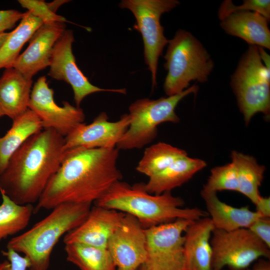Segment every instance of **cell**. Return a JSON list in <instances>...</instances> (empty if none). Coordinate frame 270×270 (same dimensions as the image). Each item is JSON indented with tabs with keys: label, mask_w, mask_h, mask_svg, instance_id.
<instances>
[{
	"label": "cell",
	"mask_w": 270,
	"mask_h": 270,
	"mask_svg": "<svg viewBox=\"0 0 270 270\" xmlns=\"http://www.w3.org/2000/svg\"><path fill=\"white\" fill-rule=\"evenodd\" d=\"M118 150L116 148L69 150L36 202L34 213L63 203L95 202L122 178L117 166Z\"/></svg>",
	"instance_id": "cell-1"
},
{
	"label": "cell",
	"mask_w": 270,
	"mask_h": 270,
	"mask_svg": "<svg viewBox=\"0 0 270 270\" xmlns=\"http://www.w3.org/2000/svg\"><path fill=\"white\" fill-rule=\"evenodd\" d=\"M68 150L64 138L52 129L30 136L0 174V192L16 203H36Z\"/></svg>",
	"instance_id": "cell-2"
},
{
	"label": "cell",
	"mask_w": 270,
	"mask_h": 270,
	"mask_svg": "<svg viewBox=\"0 0 270 270\" xmlns=\"http://www.w3.org/2000/svg\"><path fill=\"white\" fill-rule=\"evenodd\" d=\"M94 203L134 216L145 229L178 219L196 220L208 215L198 208H183L184 200L171 192L150 194L146 190L144 183L130 186L121 180L113 184Z\"/></svg>",
	"instance_id": "cell-3"
},
{
	"label": "cell",
	"mask_w": 270,
	"mask_h": 270,
	"mask_svg": "<svg viewBox=\"0 0 270 270\" xmlns=\"http://www.w3.org/2000/svg\"><path fill=\"white\" fill-rule=\"evenodd\" d=\"M91 208L90 203L58 204L30 229L11 238L6 248L26 256L30 262L29 270H48L56 244L84 220Z\"/></svg>",
	"instance_id": "cell-4"
},
{
	"label": "cell",
	"mask_w": 270,
	"mask_h": 270,
	"mask_svg": "<svg viewBox=\"0 0 270 270\" xmlns=\"http://www.w3.org/2000/svg\"><path fill=\"white\" fill-rule=\"evenodd\" d=\"M164 58L168 72L163 88L168 96L182 92L192 80L206 82L214 67L202 43L184 30H177L169 40Z\"/></svg>",
	"instance_id": "cell-5"
},
{
	"label": "cell",
	"mask_w": 270,
	"mask_h": 270,
	"mask_svg": "<svg viewBox=\"0 0 270 270\" xmlns=\"http://www.w3.org/2000/svg\"><path fill=\"white\" fill-rule=\"evenodd\" d=\"M198 89V86L193 85L176 94L136 100L129 107L130 126L116 148L118 150L141 148L149 144L156 138L159 124L179 122L175 112L176 106L186 96L196 94Z\"/></svg>",
	"instance_id": "cell-6"
},
{
	"label": "cell",
	"mask_w": 270,
	"mask_h": 270,
	"mask_svg": "<svg viewBox=\"0 0 270 270\" xmlns=\"http://www.w3.org/2000/svg\"><path fill=\"white\" fill-rule=\"evenodd\" d=\"M231 86L246 124L258 112L270 110V71L263 64L258 46L250 45L232 76Z\"/></svg>",
	"instance_id": "cell-7"
},
{
	"label": "cell",
	"mask_w": 270,
	"mask_h": 270,
	"mask_svg": "<svg viewBox=\"0 0 270 270\" xmlns=\"http://www.w3.org/2000/svg\"><path fill=\"white\" fill-rule=\"evenodd\" d=\"M180 4L177 0H122L120 8L130 10L134 16V30L142 36L144 55L151 74L152 86H156L158 60L169 40L164 36L160 17Z\"/></svg>",
	"instance_id": "cell-8"
},
{
	"label": "cell",
	"mask_w": 270,
	"mask_h": 270,
	"mask_svg": "<svg viewBox=\"0 0 270 270\" xmlns=\"http://www.w3.org/2000/svg\"><path fill=\"white\" fill-rule=\"evenodd\" d=\"M211 270L246 269L260 258L269 260L270 248L248 228L231 231L214 229L210 238Z\"/></svg>",
	"instance_id": "cell-9"
},
{
	"label": "cell",
	"mask_w": 270,
	"mask_h": 270,
	"mask_svg": "<svg viewBox=\"0 0 270 270\" xmlns=\"http://www.w3.org/2000/svg\"><path fill=\"white\" fill-rule=\"evenodd\" d=\"M192 221L180 218L146 229L148 270H186L184 234Z\"/></svg>",
	"instance_id": "cell-10"
},
{
	"label": "cell",
	"mask_w": 270,
	"mask_h": 270,
	"mask_svg": "<svg viewBox=\"0 0 270 270\" xmlns=\"http://www.w3.org/2000/svg\"><path fill=\"white\" fill-rule=\"evenodd\" d=\"M54 96L46 77L40 76L32 88L28 107L39 118L43 130H53L65 138L84 122L85 114L82 108L68 102L58 105Z\"/></svg>",
	"instance_id": "cell-11"
},
{
	"label": "cell",
	"mask_w": 270,
	"mask_h": 270,
	"mask_svg": "<svg viewBox=\"0 0 270 270\" xmlns=\"http://www.w3.org/2000/svg\"><path fill=\"white\" fill-rule=\"evenodd\" d=\"M74 42L72 30H66L54 47L48 74L54 79L62 80L70 84L76 106L80 107L86 96L97 92L126 94V88H102L92 84L76 64L72 50Z\"/></svg>",
	"instance_id": "cell-12"
},
{
	"label": "cell",
	"mask_w": 270,
	"mask_h": 270,
	"mask_svg": "<svg viewBox=\"0 0 270 270\" xmlns=\"http://www.w3.org/2000/svg\"><path fill=\"white\" fill-rule=\"evenodd\" d=\"M106 248L117 270H137L146 259V229L136 218L126 214Z\"/></svg>",
	"instance_id": "cell-13"
},
{
	"label": "cell",
	"mask_w": 270,
	"mask_h": 270,
	"mask_svg": "<svg viewBox=\"0 0 270 270\" xmlns=\"http://www.w3.org/2000/svg\"><path fill=\"white\" fill-rule=\"evenodd\" d=\"M130 124L128 114H123L118 120L112 122L109 121L105 112H102L90 124H82L66 136L64 148L66 150L76 148H115Z\"/></svg>",
	"instance_id": "cell-14"
},
{
	"label": "cell",
	"mask_w": 270,
	"mask_h": 270,
	"mask_svg": "<svg viewBox=\"0 0 270 270\" xmlns=\"http://www.w3.org/2000/svg\"><path fill=\"white\" fill-rule=\"evenodd\" d=\"M126 214L94 205L84 220L64 236V242L106 248L109 239Z\"/></svg>",
	"instance_id": "cell-15"
},
{
	"label": "cell",
	"mask_w": 270,
	"mask_h": 270,
	"mask_svg": "<svg viewBox=\"0 0 270 270\" xmlns=\"http://www.w3.org/2000/svg\"><path fill=\"white\" fill-rule=\"evenodd\" d=\"M66 30L64 22L43 24L31 37L28 48L20 54L12 68L32 79L49 66L54 47Z\"/></svg>",
	"instance_id": "cell-16"
},
{
	"label": "cell",
	"mask_w": 270,
	"mask_h": 270,
	"mask_svg": "<svg viewBox=\"0 0 270 270\" xmlns=\"http://www.w3.org/2000/svg\"><path fill=\"white\" fill-rule=\"evenodd\" d=\"M214 227L209 217L194 220L184 234L186 270H211L210 238Z\"/></svg>",
	"instance_id": "cell-17"
},
{
	"label": "cell",
	"mask_w": 270,
	"mask_h": 270,
	"mask_svg": "<svg viewBox=\"0 0 270 270\" xmlns=\"http://www.w3.org/2000/svg\"><path fill=\"white\" fill-rule=\"evenodd\" d=\"M220 21V26L228 34L241 38L250 45L270 49L268 20L260 14L236 11Z\"/></svg>",
	"instance_id": "cell-18"
},
{
	"label": "cell",
	"mask_w": 270,
	"mask_h": 270,
	"mask_svg": "<svg viewBox=\"0 0 270 270\" xmlns=\"http://www.w3.org/2000/svg\"><path fill=\"white\" fill-rule=\"evenodd\" d=\"M32 79L14 68H6L0 78V108L12 120L28 109Z\"/></svg>",
	"instance_id": "cell-19"
},
{
	"label": "cell",
	"mask_w": 270,
	"mask_h": 270,
	"mask_svg": "<svg viewBox=\"0 0 270 270\" xmlns=\"http://www.w3.org/2000/svg\"><path fill=\"white\" fill-rule=\"evenodd\" d=\"M214 229L231 231L242 228H248L261 216L248 206L236 208L221 201L216 192L201 191Z\"/></svg>",
	"instance_id": "cell-20"
},
{
	"label": "cell",
	"mask_w": 270,
	"mask_h": 270,
	"mask_svg": "<svg viewBox=\"0 0 270 270\" xmlns=\"http://www.w3.org/2000/svg\"><path fill=\"white\" fill-rule=\"evenodd\" d=\"M206 165L204 160L192 158L186 155L150 177L148 182L144 184L145 188L148 193L153 194L171 192L188 182Z\"/></svg>",
	"instance_id": "cell-21"
},
{
	"label": "cell",
	"mask_w": 270,
	"mask_h": 270,
	"mask_svg": "<svg viewBox=\"0 0 270 270\" xmlns=\"http://www.w3.org/2000/svg\"><path fill=\"white\" fill-rule=\"evenodd\" d=\"M42 130L39 118L29 108L12 120L10 129L0 138V174L6 168L10 158L22 144L30 136Z\"/></svg>",
	"instance_id": "cell-22"
},
{
	"label": "cell",
	"mask_w": 270,
	"mask_h": 270,
	"mask_svg": "<svg viewBox=\"0 0 270 270\" xmlns=\"http://www.w3.org/2000/svg\"><path fill=\"white\" fill-rule=\"evenodd\" d=\"M231 158L236 172L238 192L256 205L262 197L259 187L264 178L265 167L259 164L254 157L236 151L232 152Z\"/></svg>",
	"instance_id": "cell-23"
},
{
	"label": "cell",
	"mask_w": 270,
	"mask_h": 270,
	"mask_svg": "<svg viewBox=\"0 0 270 270\" xmlns=\"http://www.w3.org/2000/svg\"><path fill=\"white\" fill-rule=\"evenodd\" d=\"M42 24L40 19L29 12H24L18 26L10 32L0 49V70L12 67L24 44Z\"/></svg>",
	"instance_id": "cell-24"
},
{
	"label": "cell",
	"mask_w": 270,
	"mask_h": 270,
	"mask_svg": "<svg viewBox=\"0 0 270 270\" xmlns=\"http://www.w3.org/2000/svg\"><path fill=\"white\" fill-rule=\"evenodd\" d=\"M66 260L81 270H117L106 248L83 244H66Z\"/></svg>",
	"instance_id": "cell-25"
},
{
	"label": "cell",
	"mask_w": 270,
	"mask_h": 270,
	"mask_svg": "<svg viewBox=\"0 0 270 270\" xmlns=\"http://www.w3.org/2000/svg\"><path fill=\"white\" fill-rule=\"evenodd\" d=\"M0 194V242L24 229L34 213V208L31 204H18L2 192Z\"/></svg>",
	"instance_id": "cell-26"
},
{
	"label": "cell",
	"mask_w": 270,
	"mask_h": 270,
	"mask_svg": "<svg viewBox=\"0 0 270 270\" xmlns=\"http://www.w3.org/2000/svg\"><path fill=\"white\" fill-rule=\"evenodd\" d=\"M186 155L187 153L183 150L160 142L146 149L136 170L150 178Z\"/></svg>",
	"instance_id": "cell-27"
},
{
	"label": "cell",
	"mask_w": 270,
	"mask_h": 270,
	"mask_svg": "<svg viewBox=\"0 0 270 270\" xmlns=\"http://www.w3.org/2000/svg\"><path fill=\"white\" fill-rule=\"evenodd\" d=\"M202 190L216 193L222 190L238 192L237 174L234 164L231 162L213 168Z\"/></svg>",
	"instance_id": "cell-28"
},
{
	"label": "cell",
	"mask_w": 270,
	"mask_h": 270,
	"mask_svg": "<svg viewBox=\"0 0 270 270\" xmlns=\"http://www.w3.org/2000/svg\"><path fill=\"white\" fill-rule=\"evenodd\" d=\"M236 11H251L260 14L268 20L270 19V0H244L242 4L235 6L230 0H224L218 10V16L221 20L230 14Z\"/></svg>",
	"instance_id": "cell-29"
},
{
	"label": "cell",
	"mask_w": 270,
	"mask_h": 270,
	"mask_svg": "<svg viewBox=\"0 0 270 270\" xmlns=\"http://www.w3.org/2000/svg\"><path fill=\"white\" fill-rule=\"evenodd\" d=\"M20 6L34 16L40 19L44 24L70 22L62 16L57 14L50 8L48 2L42 0H18Z\"/></svg>",
	"instance_id": "cell-30"
},
{
	"label": "cell",
	"mask_w": 270,
	"mask_h": 270,
	"mask_svg": "<svg viewBox=\"0 0 270 270\" xmlns=\"http://www.w3.org/2000/svg\"><path fill=\"white\" fill-rule=\"evenodd\" d=\"M3 256L7 258L8 264L4 270H27L30 266L28 258L10 248H6V250H2Z\"/></svg>",
	"instance_id": "cell-31"
},
{
	"label": "cell",
	"mask_w": 270,
	"mask_h": 270,
	"mask_svg": "<svg viewBox=\"0 0 270 270\" xmlns=\"http://www.w3.org/2000/svg\"><path fill=\"white\" fill-rule=\"evenodd\" d=\"M248 228L270 248V218L260 217Z\"/></svg>",
	"instance_id": "cell-32"
},
{
	"label": "cell",
	"mask_w": 270,
	"mask_h": 270,
	"mask_svg": "<svg viewBox=\"0 0 270 270\" xmlns=\"http://www.w3.org/2000/svg\"><path fill=\"white\" fill-rule=\"evenodd\" d=\"M24 14L16 10H0V33L14 28Z\"/></svg>",
	"instance_id": "cell-33"
},
{
	"label": "cell",
	"mask_w": 270,
	"mask_h": 270,
	"mask_svg": "<svg viewBox=\"0 0 270 270\" xmlns=\"http://www.w3.org/2000/svg\"><path fill=\"white\" fill-rule=\"evenodd\" d=\"M256 212L261 217L270 218V197H262L257 204Z\"/></svg>",
	"instance_id": "cell-34"
},
{
	"label": "cell",
	"mask_w": 270,
	"mask_h": 270,
	"mask_svg": "<svg viewBox=\"0 0 270 270\" xmlns=\"http://www.w3.org/2000/svg\"><path fill=\"white\" fill-rule=\"evenodd\" d=\"M228 270H246V269L228 268ZM252 270H270L269 260L264 258L258 259L254 263Z\"/></svg>",
	"instance_id": "cell-35"
},
{
	"label": "cell",
	"mask_w": 270,
	"mask_h": 270,
	"mask_svg": "<svg viewBox=\"0 0 270 270\" xmlns=\"http://www.w3.org/2000/svg\"><path fill=\"white\" fill-rule=\"evenodd\" d=\"M10 34V32H0V49L1 48L2 46L4 44V42L9 36Z\"/></svg>",
	"instance_id": "cell-36"
},
{
	"label": "cell",
	"mask_w": 270,
	"mask_h": 270,
	"mask_svg": "<svg viewBox=\"0 0 270 270\" xmlns=\"http://www.w3.org/2000/svg\"><path fill=\"white\" fill-rule=\"evenodd\" d=\"M8 264V260L0 262V270H4Z\"/></svg>",
	"instance_id": "cell-37"
},
{
	"label": "cell",
	"mask_w": 270,
	"mask_h": 270,
	"mask_svg": "<svg viewBox=\"0 0 270 270\" xmlns=\"http://www.w3.org/2000/svg\"><path fill=\"white\" fill-rule=\"evenodd\" d=\"M137 270H148L144 264H142Z\"/></svg>",
	"instance_id": "cell-38"
},
{
	"label": "cell",
	"mask_w": 270,
	"mask_h": 270,
	"mask_svg": "<svg viewBox=\"0 0 270 270\" xmlns=\"http://www.w3.org/2000/svg\"><path fill=\"white\" fill-rule=\"evenodd\" d=\"M4 116L3 112L2 111V109L0 108V118Z\"/></svg>",
	"instance_id": "cell-39"
}]
</instances>
